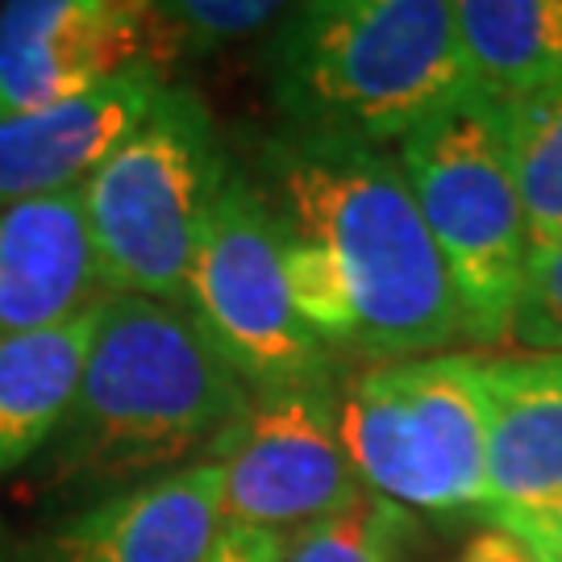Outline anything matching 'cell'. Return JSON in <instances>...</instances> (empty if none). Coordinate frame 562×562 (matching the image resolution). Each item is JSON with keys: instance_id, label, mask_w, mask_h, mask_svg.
<instances>
[{"instance_id": "3957f363", "label": "cell", "mask_w": 562, "mask_h": 562, "mask_svg": "<svg viewBox=\"0 0 562 562\" xmlns=\"http://www.w3.org/2000/svg\"><path fill=\"white\" fill-rule=\"evenodd\" d=\"M262 71L283 134L380 150L475 97L446 0L288 4L267 34Z\"/></svg>"}, {"instance_id": "5b68a950", "label": "cell", "mask_w": 562, "mask_h": 562, "mask_svg": "<svg viewBox=\"0 0 562 562\" xmlns=\"http://www.w3.org/2000/svg\"><path fill=\"white\" fill-rule=\"evenodd\" d=\"M396 162L459 288L471 346H508L529 271V225L496 104L467 97L434 113L396 142Z\"/></svg>"}, {"instance_id": "44dd1931", "label": "cell", "mask_w": 562, "mask_h": 562, "mask_svg": "<svg viewBox=\"0 0 562 562\" xmlns=\"http://www.w3.org/2000/svg\"><path fill=\"white\" fill-rule=\"evenodd\" d=\"M276 546L280 538L267 533V529H238V525H225L213 554L204 562H276Z\"/></svg>"}, {"instance_id": "e0dca14e", "label": "cell", "mask_w": 562, "mask_h": 562, "mask_svg": "<svg viewBox=\"0 0 562 562\" xmlns=\"http://www.w3.org/2000/svg\"><path fill=\"white\" fill-rule=\"evenodd\" d=\"M276 538V562H408L422 542V525L401 504L359 492L338 513Z\"/></svg>"}, {"instance_id": "ba28073f", "label": "cell", "mask_w": 562, "mask_h": 562, "mask_svg": "<svg viewBox=\"0 0 562 562\" xmlns=\"http://www.w3.org/2000/svg\"><path fill=\"white\" fill-rule=\"evenodd\" d=\"M222 475V517L238 529L288 533L355 501L362 480L338 434V387L250 396L209 450Z\"/></svg>"}, {"instance_id": "277c9868", "label": "cell", "mask_w": 562, "mask_h": 562, "mask_svg": "<svg viewBox=\"0 0 562 562\" xmlns=\"http://www.w3.org/2000/svg\"><path fill=\"white\" fill-rule=\"evenodd\" d=\"M225 162L209 104L171 80L80 188L109 296L183 308V283Z\"/></svg>"}, {"instance_id": "d6986e66", "label": "cell", "mask_w": 562, "mask_h": 562, "mask_svg": "<svg viewBox=\"0 0 562 562\" xmlns=\"http://www.w3.org/2000/svg\"><path fill=\"white\" fill-rule=\"evenodd\" d=\"M513 341L525 355H562V241L529 255Z\"/></svg>"}, {"instance_id": "d4e9b609", "label": "cell", "mask_w": 562, "mask_h": 562, "mask_svg": "<svg viewBox=\"0 0 562 562\" xmlns=\"http://www.w3.org/2000/svg\"><path fill=\"white\" fill-rule=\"evenodd\" d=\"M13 562H18V559H13Z\"/></svg>"}, {"instance_id": "5bb4252c", "label": "cell", "mask_w": 562, "mask_h": 562, "mask_svg": "<svg viewBox=\"0 0 562 562\" xmlns=\"http://www.w3.org/2000/svg\"><path fill=\"white\" fill-rule=\"evenodd\" d=\"M97 313L101 304L55 329L0 338V480L50 450L67 425L80 396Z\"/></svg>"}, {"instance_id": "2e32d148", "label": "cell", "mask_w": 562, "mask_h": 562, "mask_svg": "<svg viewBox=\"0 0 562 562\" xmlns=\"http://www.w3.org/2000/svg\"><path fill=\"white\" fill-rule=\"evenodd\" d=\"M529 225V255L562 241V71L496 109Z\"/></svg>"}, {"instance_id": "603a6c76", "label": "cell", "mask_w": 562, "mask_h": 562, "mask_svg": "<svg viewBox=\"0 0 562 562\" xmlns=\"http://www.w3.org/2000/svg\"><path fill=\"white\" fill-rule=\"evenodd\" d=\"M554 383H562V355H529Z\"/></svg>"}, {"instance_id": "9c48e42d", "label": "cell", "mask_w": 562, "mask_h": 562, "mask_svg": "<svg viewBox=\"0 0 562 562\" xmlns=\"http://www.w3.org/2000/svg\"><path fill=\"white\" fill-rule=\"evenodd\" d=\"M130 67L167 71L146 0L0 4V121L71 101Z\"/></svg>"}, {"instance_id": "6da1fadb", "label": "cell", "mask_w": 562, "mask_h": 562, "mask_svg": "<svg viewBox=\"0 0 562 562\" xmlns=\"http://www.w3.org/2000/svg\"><path fill=\"white\" fill-rule=\"evenodd\" d=\"M250 183L280 234L292 304L334 359L396 362L471 346L459 288L396 150L283 134L259 150Z\"/></svg>"}, {"instance_id": "30bf717a", "label": "cell", "mask_w": 562, "mask_h": 562, "mask_svg": "<svg viewBox=\"0 0 562 562\" xmlns=\"http://www.w3.org/2000/svg\"><path fill=\"white\" fill-rule=\"evenodd\" d=\"M162 67H130L71 101L0 121V209L80 192L167 92Z\"/></svg>"}, {"instance_id": "7402d4cb", "label": "cell", "mask_w": 562, "mask_h": 562, "mask_svg": "<svg viewBox=\"0 0 562 562\" xmlns=\"http://www.w3.org/2000/svg\"><path fill=\"white\" fill-rule=\"evenodd\" d=\"M459 562H533V559H529L521 550V542L508 538L504 529H487V533H480L475 542L462 550Z\"/></svg>"}, {"instance_id": "ffe728a7", "label": "cell", "mask_w": 562, "mask_h": 562, "mask_svg": "<svg viewBox=\"0 0 562 562\" xmlns=\"http://www.w3.org/2000/svg\"><path fill=\"white\" fill-rule=\"evenodd\" d=\"M492 529H504L508 538H517L533 562H562V496L542 508H529V513L492 517Z\"/></svg>"}, {"instance_id": "9a60e30c", "label": "cell", "mask_w": 562, "mask_h": 562, "mask_svg": "<svg viewBox=\"0 0 562 562\" xmlns=\"http://www.w3.org/2000/svg\"><path fill=\"white\" fill-rule=\"evenodd\" d=\"M454 21L471 92L496 109L562 71V0H459Z\"/></svg>"}, {"instance_id": "52a82bcc", "label": "cell", "mask_w": 562, "mask_h": 562, "mask_svg": "<svg viewBox=\"0 0 562 562\" xmlns=\"http://www.w3.org/2000/svg\"><path fill=\"white\" fill-rule=\"evenodd\" d=\"M183 313L225 359L250 396L288 387H338V359L301 322L280 234L259 188L229 159L183 283Z\"/></svg>"}, {"instance_id": "cb8c5ba5", "label": "cell", "mask_w": 562, "mask_h": 562, "mask_svg": "<svg viewBox=\"0 0 562 562\" xmlns=\"http://www.w3.org/2000/svg\"><path fill=\"white\" fill-rule=\"evenodd\" d=\"M0 562H13V550L4 546V538H0Z\"/></svg>"}, {"instance_id": "8992f818", "label": "cell", "mask_w": 562, "mask_h": 562, "mask_svg": "<svg viewBox=\"0 0 562 562\" xmlns=\"http://www.w3.org/2000/svg\"><path fill=\"white\" fill-rule=\"evenodd\" d=\"M338 434L367 492L408 513L487 508L480 355L371 362L338 392Z\"/></svg>"}, {"instance_id": "7c38bea8", "label": "cell", "mask_w": 562, "mask_h": 562, "mask_svg": "<svg viewBox=\"0 0 562 562\" xmlns=\"http://www.w3.org/2000/svg\"><path fill=\"white\" fill-rule=\"evenodd\" d=\"M104 301L80 192L0 209V338L55 329Z\"/></svg>"}, {"instance_id": "7a4b0ae2", "label": "cell", "mask_w": 562, "mask_h": 562, "mask_svg": "<svg viewBox=\"0 0 562 562\" xmlns=\"http://www.w3.org/2000/svg\"><path fill=\"white\" fill-rule=\"evenodd\" d=\"M250 404L196 322L176 304L109 296L97 313L80 396L50 442V487H125L213 450Z\"/></svg>"}, {"instance_id": "8fae6325", "label": "cell", "mask_w": 562, "mask_h": 562, "mask_svg": "<svg viewBox=\"0 0 562 562\" xmlns=\"http://www.w3.org/2000/svg\"><path fill=\"white\" fill-rule=\"evenodd\" d=\"M222 529V475L201 459L83 504L50 533L46 562H204Z\"/></svg>"}, {"instance_id": "ac0fdd59", "label": "cell", "mask_w": 562, "mask_h": 562, "mask_svg": "<svg viewBox=\"0 0 562 562\" xmlns=\"http://www.w3.org/2000/svg\"><path fill=\"white\" fill-rule=\"evenodd\" d=\"M288 4L276 0H162L155 4L167 71L180 59H204L213 50L271 34Z\"/></svg>"}, {"instance_id": "4fadbf2b", "label": "cell", "mask_w": 562, "mask_h": 562, "mask_svg": "<svg viewBox=\"0 0 562 562\" xmlns=\"http://www.w3.org/2000/svg\"><path fill=\"white\" fill-rule=\"evenodd\" d=\"M487 392V508L529 513L562 496V383L529 355H480Z\"/></svg>"}]
</instances>
